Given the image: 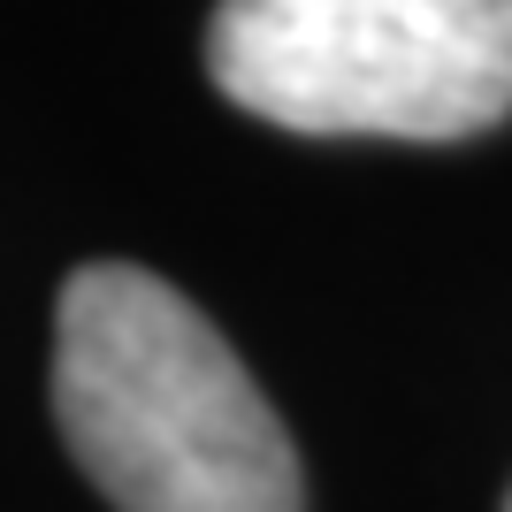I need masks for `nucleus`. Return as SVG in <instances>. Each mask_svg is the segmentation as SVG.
<instances>
[{
  "mask_svg": "<svg viewBox=\"0 0 512 512\" xmlns=\"http://www.w3.org/2000/svg\"><path fill=\"white\" fill-rule=\"evenodd\" d=\"M54 421L115 512H306L276 406L153 268L92 260L62 283Z\"/></svg>",
  "mask_w": 512,
  "mask_h": 512,
  "instance_id": "obj_1",
  "label": "nucleus"
},
{
  "mask_svg": "<svg viewBox=\"0 0 512 512\" xmlns=\"http://www.w3.org/2000/svg\"><path fill=\"white\" fill-rule=\"evenodd\" d=\"M505 512H512V505H505Z\"/></svg>",
  "mask_w": 512,
  "mask_h": 512,
  "instance_id": "obj_3",
  "label": "nucleus"
},
{
  "mask_svg": "<svg viewBox=\"0 0 512 512\" xmlns=\"http://www.w3.org/2000/svg\"><path fill=\"white\" fill-rule=\"evenodd\" d=\"M207 77L299 138L451 146L512 115V0H222Z\"/></svg>",
  "mask_w": 512,
  "mask_h": 512,
  "instance_id": "obj_2",
  "label": "nucleus"
}]
</instances>
